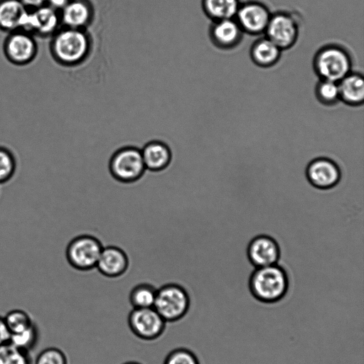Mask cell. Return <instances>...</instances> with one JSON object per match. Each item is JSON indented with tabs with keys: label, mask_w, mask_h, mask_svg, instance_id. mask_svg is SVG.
<instances>
[{
	"label": "cell",
	"mask_w": 364,
	"mask_h": 364,
	"mask_svg": "<svg viewBox=\"0 0 364 364\" xmlns=\"http://www.w3.org/2000/svg\"><path fill=\"white\" fill-rule=\"evenodd\" d=\"M205 14L212 21L235 18L240 7V0H202Z\"/></svg>",
	"instance_id": "21"
},
{
	"label": "cell",
	"mask_w": 364,
	"mask_h": 364,
	"mask_svg": "<svg viewBox=\"0 0 364 364\" xmlns=\"http://www.w3.org/2000/svg\"><path fill=\"white\" fill-rule=\"evenodd\" d=\"M102 249V242L96 237L81 234L69 241L65 255L72 268L78 271H88L96 267Z\"/></svg>",
	"instance_id": "6"
},
{
	"label": "cell",
	"mask_w": 364,
	"mask_h": 364,
	"mask_svg": "<svg viewBox=\"0 0 364 364\" xmlns=\"http://www.w3.org/2000/svg\"><path fill=\"white\" fill-rule=\"evenodd\" d=\"M306 177L314 187L328 189L338 183L341 178V171L335 161L328 157L319 156L308 164Z\"/></svg>",
	"instance_id": "12"
},
{
	"label": "cell",
	"mask_w": 364,
	"mask_h": 364,
	"mask_svg": "<svg viewBox=\"0 0 364 364\" xmlns=\"http://www.w3.org/2000/svg\"><path fill=\"white\" fill-rule=\"evenodd\" d=\"M38 51L36 37L19 29L8 33L3 43V53L6 59L17 66L32 63Z\"/></svg>",
	"instance_id": "8"
},
{
	"label": "cell",
	"mask_w": 364,
	"mask_h": 364,
	"mask_svg": "<svg viewBox=\"0 0 364 364\" xmlns=\"http://www.w3.org/2000/svg\"><path fill=\"white\" fill-rule=\"evenodd\" d=\"M70 0H47L46 4L58 11H60Z\"/></svg>",
	"instance_id": "32"
},
{
	"label": "cell",
	"mask_w": 364,
	"mask_h": 364,
	"mask_svg": "<svg viewBox=\"0 0 364 364\" xmlns=\"http://www.w3.org/2000/svg\"><path fill=\"white\" fill-rule=\"evenodd\" d=\"M26 9L19 0H0V31L8 33L18 30Z\"/></svg>",
	"instance_id": "20"
},
{
	"label": "cell",
	"mask_w": 364,
	"mask_h": 364,
	"mask_svg": "<svg viewBox=\"0 0 364 364\" xmlns=\"http://www.w3.org/2000/svg\"><path fill=\"white\" fill-rule=\"evenodd\" d=\"M10 334L4 317L0 316V346L9 343Z\"/></svg>",
	"instance_id": "30"
},
{
	"label": "cell",
	"mask_w": 364,
	"mask_h": 364,
	"mask_svg": "<svg viewBox=\"0 0 364 364\" xmlns=\"http://www.w3.org/2000/svg\"><path fill=\"white\" fill-rule=\"evenodd\" d=\"M166 324V322L154 307L133 308L128 316V325L131 331L144 341L159 338L164 332Z\"/></svg>",
	"instance_id": "10"
},
{
	"label": "cell",
	"mask_w": 364,
	"mask_h": 364,
	"mask_svg": "<svg viewBox=\"0 0 364 364\" xmlns=\"http://www.w3.org/2000/svg\"><path fill=\"white\" fill-rule=\"evenodd\" d=\"M16 167V159L13 152L8 148L0 146V184L11 179Z\"/></svg>",
	"instance_id": "27"
},
{
	"label": "cell",
	"mask_w": 364,
	"mask_h": 364,
	"mask_svg": "<svg viewBox=\"0 0 364 364\" xmlns=\"http://www.w3.org/2000/svg\"><path fill=\"white\" fill-rule=\"evenodd\" d=\"M353 60L348 50L338 44H327L316 53L314 72L320 80L339 82L352 71Z\"/></svg>",
	"instance_id": "3"
},
{
	"label": "cell",
	"mask_w": 364,
	"mask_h": 364,
	"mask_svg": "<svg viewBox=\"0 0 364 364\" xmlns=\"http://www.w3.org/2000/svg\"><path fill=\"white\" fill-rule=\"evenodd\" d=\"M290 279L278 264L255 268L248 281V289L258 301L272 304L282 300L289 291Z\"/></svg>",
	"instance_id": "1"
},
{
	"label": "cell",
	"mask_w": 364,
	"mask_h": 364,
	"mask_svg": "<svg viewBox=\"0 0 364 364\" xmlns=\"http://www.w3.org/2000/svg\"><path fill=\"white\" fill-rule=\"evenodd\" d=\"M129 267L127 253L115 245L104 246L97 263V271L107 278H117L124 274Z\"/></svg>",
	"instance_id": "15"
},
{
	"label": "cell",
	"mask_w": 364,
	"mask_h": 364,
	"mask_svg": "<svg viewBox=\"0 0 364 364\" xmlns=\"http://www.w3.org/2000/svg\"><path fill=\"white\" fill-rule=\"evenodd\" d=\"M210 38L218 48L230 50L241 42L243 31L235 18L213 21L210 27Z\"/></svg>",
	"instance_id": "14"
},
{
	"label": "cell",
	"mask_w": 364,
	"mask_h": 364,
	"mask_svg": "<svg viewBox=\"0 0 364 364\" xmlns=\"http://www.w3.org/2000/svg\"><path fill=\"white\" fill-rule=\"evenodd\" d=\"M338 83L340 100L350 106H360L364 101V80L359 73L350 72Z\"/></svg>",
	"instance_id": "19"
},
{
	"label": "cell",
	"mask_w": 364,
	"mask_h": 364,
	"mask_svg": "<svg viewBox=\"0 0 364 364\" xmlns=\"http://www.w3.org/2000/svg\"><path fill=\"white\" fill-rule=\"evenodd\" d=\"M38 336V329L34 323L23 331L11 333L9 343L21 350L29 353L36 346Z\"/></svg>",
	"instance_id": "23"
},
{
	"label": "cell",
	"mask_w": 364,
	"mask_h": 364,
	"mask_svg": "<svg viewBox=\"0 0 364 364\" xmlns=\"http://www.w3.org/2000/svg\"><path fill=\"white\" fill-rule=\"evenodd\" d=\"M164 364H200L197 356L190 350L178 348L171 351Z\"/></svg>",
	"instance_id": "29"
},
{
	"label": "cell",
	"mask_w": 364,
	"mask_h": 364,
	"mask_svg": "<svg viewBox=\"0 0 364 364\" xmlns=\"http://www.w3.org/2000/svg\"><path fill=\"white\" fill-rule=\"evenodd\" d=\"M27 9H34L46 4L47 0H19Z\"/></svg>",
	"instance_id": "31"
},
{
	"label": "cell",
	"mask_w": 364,
	"mask_h": 364,
	"mask_svg": "<svg viewBox=\"0 0 364 364\" xmlns=\"http://www.w3.org/2000/svg\"><path fill=\"white\" fill-rule=\"evenodd\" d=\"M59 14L63 27L82 29L92 18V8L88 0H70Z\"/></svg>",
	"instance_id": "17"
},
{
	"label": "cell",
	"mask_w": 364,
	"mask_h": 364,
	"mask_svg": "<svg viewBox=\"0 0 364 364\" xmlns=\"http://www.w3.org/2000/svg\"><path fill=\"white\" fill-rule=\"evenodd\" d=\"M191 304L187 290L177 283H166L156 291L154 309L167 322L182 319L188 313Z\"/></svg>",
	"instance_id": "5"
},
{
	"label": "cell",
	"mask_w": 364,
	"mask_h": 364,
	"mask_svg": "<svg viewBox=\"0 0 364 364\" xmlns=\"http://www.w3.org/2000/svg\"><path fill=\"white\" fill-rule=\"evenodd\" d=\"M264 34L282 50L291 48L299 37L298 21L292 14L286 11L272 14Z\"/></svg>",
	"instance_id": "9"
},
{
	"label": "cell",
	"mask_w": 364,
	"mask_h": 364,
	"mask_svg": "<svg viewBox=\"0 0 364 364\" xmlns=\"http://www.w3.org/2000/svg\"><path fill=\"white\" fill-rule=\"evenodd\" d=\"M156 291L157 289L151 284L147 282L139 283L129 292V303L134 309L153 307Z\"/></svg>",
	"instance_id": "22"
},
{
	"label": "cell",
	"mask_w": 364,
	"mask_h": 364,
	"mask_svg": "<svg viewBox=\"0 0 364 364\" xmlns=\"http://www.w3.org/2000/svg\"><path fill=\"white\" fill-rule=\"evenodd\" d=\"M315 95L318 101L323 105L332 106L340 101L338 82L328 80H319L315 87Z\"/></svg>",
	"instance_id": "24"
},
{
	"label": "cell",
	"mask_w": 364,
	"mask_h": 364,
	"mask_svg": "<svg viewBox=\"0 0 364 364\" xmlns=\"http://www.w3.org/2000/svg\"><path fill=\"white\" fill-rule=\"evenodd\" d=\"M4 318L10 333L23 331L34 323L32 317L27 311L18 309L9 311Z\"/></svg>",
	"instance_id": "25"
},
{
	"label": "cell",
	"mask_w": 364,
	"mask_h": 364,
	"mask_svg": "<svg viewBox=\"0 0 364 364\" xmlns=\"http://www.w3.org/2000/svg\"><path fill=\"white\" fill-rule=\"evenodd\" d=\"M108 169L111 176L120 183L139 181L146 171L141 149L125 146L117 149L109 157Z\"/></svg>",
	"instance_id": "4"
},
{
	"label": "cell",
	"mask_w": 364,
	"mask_h": 364,
	"mask_svg": "<svg viewBox=\"0 0 364 364\" xmlns=\"http://www.w3.org/2000/svg\"><path fill=\"white\" fill-rule=\"evenodd\" d=\"M89 46L88 37L82 29L61 26L50 37L49 49L57 63L73 65L85 58Z\"/></svg>",
	"instance_id": "2"
},
{
	"label": "cell",
	"mask_w": 364,
	"mask_h": 364,
	"mask_svg": "<svg viewBox=\"0 0 364 364\" xmlns=\"http://www.w3.org/2000/svg\"><path fill=\"white\" fill-rule=\"evenodd\" d=\"M124 364H140V363H139L137 362H127V363H125Z\"/></svg>",
	"instance_id": "34"
},
{
	"label": "cell",
	"mask_w": 364,
	"mask_h": 364,
	"mask_svg": "<svg viewBox=\"0 0 364 364\" xmlns=\"http://www.w3.org/2000/svg\"><path fill=\"white\" fill-rule=\"evenodd\" d=\"M271 15L266 5L251 1L240 4L235 19L243 33L257 36L264 33Z\"/></svg>",
	"instance_id": "11"
},
{
	"label": "cell",
	"mask_w": 364,
	"mask_h": 364,
	"mask_svg": "<svg viewBox=\"0 0 364 364\" xmlns=\"http://www.w3.org/2000/svg\"><path fill=\"white\" fill-rule=\"evenodd\" d=\"M61 26L59 11L45 4L34 9H26L18 29L36 38H50Z\"/></svg>",
	"instance_id": "7"
},
{
	"label": "cell",
	"mask_w": 364,
	"mask_h": 364,
	"mask_svg": "<svg viewBox=\"0 0 364 364\" xmlns=\"http://www.w3.org/2000/svg\"><path fill=\"white\" fill-rule=\"evenodd\" d=\"M141 155L147 171L159 172L165 170L171 164L173 151L165 142L152 140L141 149Z\"/></svg>",
	"instance_id": "16"
},
{
	"label": "cell",
	"mask_w": 364,
	"mask_h": 364,
	"mask_svg": "<svg viewBox=\"0 0 364 364\" xmlns=\"http://www.w3.org/2000/svg\"><path fill=\"white\" fill-rule=\"evenodd\" d=\"M34 364H68V362L63 350L55 347H48L38 354Z\"/></svg>",
	"instance_id": "28"
},
{
	"label": "cell",
	"mask_w": 364,
	"mask_h": 364,
	"mask_svg": "<svg viewBox=\"0 0 364 364\" xmlns=\"http://www.w3.org/2000/svg\"><path fill=\"white\" fill-rule=\"evenodd\" d=\"M247 256L255 267L277 264L280 258V250L277 242L267 235L255 237L247 247Z\"/></svg>",
	"instance_id": "13"
},
{
	"label": "cell",
	"mask_w": 364,
	"mask_h": 364,
	"mask_svg": "<svg viewBox=\"0 0 364 364\" xmlns=\"http://www.w3.org/2000/svg\"><path fill=\"white\" fill-rule=\"evenodd\" d=\"M362 234H363V233H362ZM359 235H360V234H359ZM354 236H355V235H354ZM352 237H353V236H352ZM348 238H349V237H348ZM346 239H347V238H346ZM345 240H346V239H345ZM341 241H342V240H341ZM336 243H337V242H336ZM330 246H331V245H330ZM328 247H329V246H328ZM324 248H326V245H325L324 247L323 246L322 247H318V252H319L320 250H321L324 249Z\"/></svg>",
	"instance_id": "33"
},
{
	"label": "cell",
	"mask_w": 364,
	"mask_h": 364,
	"mask_svg": "<svg viewBox=\"0 0 364 364\" xmlns=\"http://www.w3.org/2000/svg\"><path fill=\"white\" fill-rule=\"evenodd\" d=\"M282 50L265 36L252 45L250 55L252 62L260 68H267L280 60Z\"/></svg>",
	"instance_id": "18"
},
{
	"label": "cell",
	"mask_w": 364,
	"mask_h": 364,
	"mask_svg": "<svg viewBox=\"0 0 364 364\" xmlns=\"http://www.w3.org/2000/svg\"><path fill=\"white\" fill-rule=\"evenodd\" d=\"M0 364H31L28 353L9 343L0 346Z\"/></svg>",
	"instance_id": "26"
}]
</instances>
